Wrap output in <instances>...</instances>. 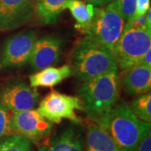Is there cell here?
I'll use <instances>...</instances> for the list:
<instances>
[{
  "label": "cell",
  "mask_w": 151,
  "mask_h": 151,
  "mask_svg": "<svg viewBox=\"0 0 151 151\" xmlns=\"http://www.w3.org/2000/svg\"><path fill=\"white\" fill-rule=\"evenodd\" d=\"M97 125L108 133L120 151H135L151 129L150 123L137 118L124 102L116 103Z\"/></svg>",
  "instance_id": "6da1fadb"
},
{
  "label": "cell",
  "mask_w": 151,
  "mask_h": 151,
  "mask_svg": "<svg viewBox=\"0 0 151 151\" xmlns=\"http://www.w3.org/2000/svg\"><path fill=\"white\" fill-rule=\"evenodd\" d=\"M119 70L83 81L79 94L83 110L97 124L114 107L119 98Z\"/></svg>",
  "instance_id": "7a4b0ae2"
},
{
  "label": "cell",
  "mask_w": 151,
  "mask_h": 151,
  "mask_svg": "<svg viewBox=\"0 0 151 151\" xmlns=\"http://www.w3.org/2000/svg\"><path fill=\"white\" fill-rule=\"evenodd\" d=\"M70 68L72 75L83 81L119 70L112 50L86 38L76 44Z\"/></svg>",
  "instance_id": "3957f363"
},
{
  "label": "cell",
  "mask_w": 151,
  "mask_h": 151,
  "mask_svg": "<svg viewBox=\"0 0 151 151\" xmlns=\"http://www.w3.org/2000/svg\"><path fill=\"white\" fill-rule=\"evenodd\" d=\"M150 48L151 29L147 27L144 16L125 23L112 52L119 70L124 71L137 65Z\"/></svg>",
  "instance_id": "277c9868"
},
{
  "label": "cell",
  "mask_w": 151,
  "mask_h": 151,
  "mask_svg": "<svg viewBox=\"0 0 151 151\" xmlns=\"http://www.w3.org/2000/svg\"><path fill=\"white\" fill-rule=\"evenodd\" d=\"M124 24L119 0H112L104 8H95L92 21L79 31L84 34V38L112 50Z\"/></svg>",
  "instance_id": "5b68a950"
},
{
  "label": "cell",
  "mask_w": 151,
  "mask_h": 151,
  "mask_svg": "<svg viewBox=\"0 0 151 151\" xmlns=\"http://www.w3.org/2000/svg\"><path fill=\"white\" fill-rule=\"evenodd\" d=\"M52 124L35 109L13 113L9 119L11 134L24 136L35 145H41L48 139Z\"/></svg>",
  "instance_id": "8992f818"
},
{
  "label": "cell",
  "mask_w": 151,
  "mask_h": 151,
  "mask_svg": "<svg viewBox=\"0 0 151 151\" xmlns=\"http://www.w3.org/2000/svg\"><path fill=\"white\" fill-rule=\"evenodd\" d=\"M75 110H83L81 100L77 97L66 95L52 90L39 103L37 111L52 124H60L63 119L80 123Z\"/></svg>",
  "instance_id": "52a82bcc"
},
{
  "label": "cell",
  "mask_w": 151,
  "mask_h": 151,
  "mask_svg": "<svg viewBox=\"0 0 151 151\" xmlns=\"http://www.w3.org/2000/svg\"><path fill=\"white\" fill-rule=\"evenodd\" d=\"M37 40L35 31L19 32L7 40L1 55L0 64L4 67L19 68L30 57L34 45Z\"/></svg>",
  "instance_id": "ba28073f"
},
{
  "label": "cell",
  "mask_w": 151,
  "mask_h": 151,
  "mask_svg": "<svg viewBox=\"0 0 151 151\" xmlns=\"http://www.w3.org/2000/svg\"><path fill=\"white\" fill-rule=\"evenodd\" d=\"M39 100L37 89L23 81L7 86L0 93V103L12 113L34 109Z\"/></svg>",
  "instance_id": "9c48e42d"
},
{
  "label": "cell",
  "mask_w": 151,
  "mask_h": 151,
  "mask_svg": "<svg viewBox=\"0 0 151 151\" xmlns=\"http://www.w3.org/2000/svg\"><path fill=\"white\" fill-rule=\"evenodd\" d=\"M33 0H0V32L24 25L35 13Z\"/></svg>",
  "instance_id": "30bf717a"
},
{
  "label": "cell",
  "mask_w": 151,
  "mask_h": 151,
  "mask_svg": "<svg viewBox=\"0 0 151 151\" xmlns=\"http://www.w3.org/2000/svg\"><path fill=\"white\" fill-rule=\"evenodd\" d=\"M61 55V42L55 36H44L37 39L29 60L33 70H40L59 62Z\"/></svg>",
  "instance_id": "8fae6325"
},
{
  "label": "cell",
  "mask_w": 151,
  "mask_h": 151,
  "mask_svg": "<svg viewBox=\"0 0 151 151\" xmlns=\"http://www.w3.org/2000/svg\"><path fill=\"white\" fill-rule=\"evenodd\" d=\"M122 86L126 94L139 96L150 92L151 88V67L135 65L123 71Z\"/></svg>",
  "instance_id": "7c38bea8"
},
{
  "label": "cell",
  "mask_w": 151,
  "mask_h": 151,
  "mask_svg": "<svg viewBox=\"0 0 151 151\" xmlns=\"http://www.w3.org/2000/svg\"><path fill=\"white\" fill-rule=\"evenodd\" d=\"M36 151H84V139L79 130L66 128L47 139Z\"/></svg>",
  "instance_id": "4fadbf2b"
},
{
  "label": "cell",
  "mask_w": 151,
  "mask_h": 151,
  "mask_svg": "<svg viewBox=\"0 0 151 151\" xmlns=\"http://www.w3.org/2000/svg\"><path fill=\"white\" fill-rule=\"evenodd\" d=\"M72 75L70 65H65L60 67L50 66L29 76L30 86L54 87Z\"/></svg>",
  "instance_id": "5bb4252c"
},
{
  "label": "cell",
  "mask_w": 151,
  "mask_h": 151,
  "mask_svg": "<svg viewBox=\"0 0 151 151\" xmlns=\"http://www.w3.org/2000/svg\"><path fill=\"white\" fill-rule=\"evenodd\" d=\"M84 151H120L108 133L95 123L86 129Z\"/></svg>",
  "instance_id": "9a60e30c"
},
{
  "label": "cell",
  "mask_w": 151,
  "mask_h": 151,
  "mask_svg": "<svg viewBox=\"0 0 151 151\" xmlns=\"http://www.w3.org/2000/svg\"><path fill=\"white\" fill-rule=\"evenodd\" d=\"M68 0H36L35 14L42 24H51L56 22L60 14L65 9Z\"/></svg>",
  "instance_id": "2e32d148"
},
{
  "label": "cell",
  "mask_w": 151,
  "mask_h": 151,
  "mask_svg": "<svg viewBox=\"0 0 151 151\" xmlns=\"http://www.w3.org/2000/svg\"><path fill=\"white\" fill-rule=\"evenodd\" d=\"M68 9L76 21L75 27L80 30L90 24L94 16L95 7L90 4H86L82 0H68L65 9Z\"/></svg>",
  "instance_id": "e0dca14e"
},
{
  "label": "cell",
  "mask_w": 151,
  "mask_h": 151,
  "mask_svg": "<svg viewBox=\"0 0 151 151\" xmlns=\"http://www.w3.org/2000/svg\"><path fill=\"white\" fill-rule=\"evenodd\" d=\"M129 107L137 118L146 123H151L150 92L139 95L130 102Z\"/></svg>",
  "instance_id": "ac0fdd59"
},
{
  "label": "cell",
  "mask_w": 151,
  "mask_h": 151,
  "mask_svg": "<svg viewBox=\"0 0 151 151\" xmlns=\"http://www.w3.org/2000/svg\"><path fill=\"white\" fill-rule=\"evenodd\" d=\"M32 143L27 138L13 134L0 139V151H31Z\"/></svg>",
  "instance_id": "d6986e66"
},
{
  "label": "cell",
  "mask_w": 151,
  "mask_h": 151,
  "mask_svg": "<svg viewBox=\"0 0 151 151\" xmlns=\"http://www.w3.org/2000/svg\"><path fill=\"white\" fill-rule=\"evenodd\" d=\"M9 112L0 103V139L11 134L9 128Z\"/></svg>",
  "instance_id": "ffe728a7"
},
{
  "label": "cell",
  "mask_w": 151,
  "mask_h": 151,
  "mask_svg": "<svg viewBox=\"0 0 151 151\" xmlns=\"http://www.w3.org/2000/svg\"><path fill=\"white\" fill-rule=\"evenodd\" d=\"M135 2L136 0H119L120 9L125 23L130 21L133 17L135 9Z\"/></svg>",
  "instance_id": "44dd1931"
},
{
  "label": "cell",
  "mask_w": 151,
  "mask_h": 151,
  "mask_svg": "<svg viewBox=\"0 0 151 151\" xmlns=\"http://www.w3.org/2000/svg\"><path fill=\"white\" fill-rule=\"evenodd\" d=\"M149 9H150V0H136L134 13L133 14L131 20L144 17L147 14Z\"/></svg>",
  "instance_id": "7402d4cb"
},
{
  "label": "cell",
  "mask_w": 151,
  "mask_h": 151,
  "mask_svg": "<svg viewBox=\"0 0 151 151\" xmlns=\"http://www.w3.org/2000/svg\"><path fill=\"white\" fill-rule=\"evenodd\" d=\"M135 151H151V131L143 138Z\"/></svg>",
  "instance_id": "603a6c76"
},
{
  "label": "cell",
  "mask_w": 151,
  "mask_h": 151,
  "mask_svg": "<svg viewBox=\"0 0 151 151\" xmlns=\"http://www.w3.org/2000/svg\"><path fill=\"white\" fill-rule=\"evenodd\" d=\"M137 65H143L151 67V48L149 49L144 54V55L141 57V59L139 60V61L138 62Z\"/></svg>",
  "instance_id": "cb8c5ba5"
},
{
  "label": "cell",
  "mask_w": 151,
  "mask_h": 151,
  "mask_svg": "<svg viewBox=\"0 0 151 151\" xmlns=\"http://www.w3.org/2000/svg\"><path fill=\"white\" fill-rule=\"evenodd\" d=\"M87 4H90L96 7H103L108 4L112 0H84Z\"/></svg>",
  "instance_id": "d4e9b609"
},
{
  "label": "cell",
  "mask_w": 151,
  "mask_h": 151,
  "mask_svg": "<svg viewBox=\"0 0 151 151\" xmlns=\"http://www.w3.org/2000/svg\"><path fill=\"white\" fill-rule=\"evenodd\" d=\"M145 24L147 27L151 29V9H149L145 15Z\"/></svg>",
  "instance_id": "484cf974"
},
{
  "label": "cell",
  "mask_w": 151,
  "mask_h": 151,
  "mask_svg": "<svg viewBox=\"0 0 151 151\" xmlns=\"http://www.w3.org/2000/svg\"><path fill=\"white\" fill-rule=\"evenodd\" d=\"M2 67H3V66H2V65H1V64H0V69H1V68H2Z\"/></svg>",
  "instance_id": "4316f807"
},
{
  "label": "cell",
  "mask_w": 151,
  "mask_h": 151,
  "mask_svg": "<svg viewBox=\"0 0 151 151\" xmlns=\"http://www.w3.org/2000/svg\"><path fill=\"white\" fill-rule=\"evenodd\" d=\"M35 1H36V0H33V2H34V3H35Z\"/></svg>",
  "instance_id": "83f0119b"
}]
</instances>
